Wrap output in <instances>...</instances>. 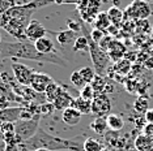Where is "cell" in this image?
I'll use <instances>...</instances> for the list:
<instances>
[{
  "mask_svg": "<svg viewBox=\"0 0 153 151\" xmlns=\"http://www.w3.org/2000/svg\"><path fill=\"white\" fill-rule=\"evenodd\" d=\"M9 57L12 61L21 60H32L38 63H48L59 65V67H67L68 63L58 52L45 55L38 52L33 42L30 40H17V42H3L0 44V59Z\"/></svg>",
  "mask_w": 153,
  "mask_h": 151,
  "instance_id": "1",
  "label": "cell"
},
{
  "mask_svg": "<svg viewBox=\"0 0 153 151\" xmlns=\"http://www.w3.org/2000/svg\"><path fill=\"white\" fill-rule=\"evenodd\" d=\"M20 147H25L26 150L36 151L38 149H48L51 151L59 150H69V151H85L84 150V141L80 139V137L72 139L62 138L48 134L45 129L39 128L37 134L32 137L29 141L20 143Z\"/></svg>",
  "mask_w": 153,
  "mask_h": 151,
  "instance_id": "2",
  "label": "cell"
},
{
  "mask_svg": "<svg viewBox=\"0 0 153 151\" xmlns=\"http://www.w3.org/2000/svg\"><path fill=\"white\" fill-rule=\"evenodd\" d=\"M81 32L84 33V35L88 38L89 42V54H90V59L93 61V68H94L96 73L98 76H103V73L106 72L107 67L110 63V56L106 51H103L98 46V43L93 42L92 38H90V32L86 29V25L84 21L81 22Z\"/></svg>",
  "mask_w": 153,
  "mask_h": 151,
  "instance_id": "3",
  "label": "cell"
},
{
  "mask_svg": "<svg viewBox=\"0 0 153 151\" xmlns=\"http://www.w3.org/2000/svg\"><path fill=\"white\" fill-rule=\"evenodd\" d=\"M39 121L41 115H36L30 120H19V121L15 122V133L20 142L22 143L25 141H29L32 137L37 134V132L39 130Z\"/></svg>",
  "mask_w": 153,
  "mask_h": 151,
  "instance_id": "4",
  "label": "cell"
},
{
  "mask_svg": "<svg viewBox=\"0 0 153 151\" xmlns=\"http://www.w3.org/2000/svg\"><path fill=\"white\" fill-rule=\"evenodd\" d=\"M151 7L145 0H134L124 11V21H141L151 16Z\"/></svg>",
  "mask_w": 153,
  "mask_h": 151,
  "instance_id": "5",
  "label": "cell"
},
{
  "mask_svg": "<svg viewBox=\"0 0 153 151\" xmlns=\"http://www.w3.org/2000/svg\"><path fill=\"white\" fill-rule=\"evenodd\" d=\"M30 17H15L11 18L8 22L3 26V29L5 30L9 35L15 37L19 40H27L26 39V29L30 23Z\"/></svg>",
  "mask_w": 153,
  "mask_h": 151,
  "instance_id": "6",
  "label": "cell"
},
{
  "mask_svg": "<svg viewBox=\"0 0 153 151\" xmlns=\"http://www.w3.org/2000/svg\"><path fill=\"white\" fill-rule=\"evenodd\" d=\"M11 67H12L13 76H15V80L17 84H20L21 86H30L32 85L33 77L37 73L33 68L27 67L25 64L17 63V61H12Z\"/></svg>",
  "mask_w": 153,
  "mask_h": 151,
  "instance_id": "7",
  "label": "cell"
},
{
  "mask_svg": "<svg viewBox=\"0 0 153 151\" xmlns=\"http://www.w3.org/2000/svg\"><path fill=\"white\" fill-rule=\"evenodd\" d=\"M111 100L107 94H96L94 99L92 100V113L97 117H106L110 115Z\"/></svg>",
  "mask_w": 153,
  "mask_h": 151,
  "instance_id": "8",
  "label": "cell"
},
{
  "mask_svg": "<svg viewBox=\"0 0 153 151\" xmlns=\"http://www.w3.org/2000/svg\"><path fill=\"white\" fill-rule=\"evenodd\" d=\"M47 33H48V32L46 30V27H45L42 23L36 21V20H32V21H30V23H29V26H27V29H26L25 35H26V39H27V40H30V42L36 43L38 39H41V38H43V37H46Z\"/></svg>",
  "mask_w": 153,
  "mask_h": 151,
  "instance_id": "9",
  "label": "cell"
},
{
  "mask_svg": "<svg viewBox=\"0 0 153 151\" xmlns=\"http://www.w3.org/2000/svg\"><path fill=\"white\" fill-rule=\"evenodd\" d=\"M53 82H54V80L48 74H46V73H38V72H37V73L34 74V77H33V81H32L30 87H32L36 92H43V94H45L46 89L50 86Z\"/></svg>",
  "mask_w": 153,
  "mask_h": 151,
  "instance_id": "10",
  "label": "cell"
},
{
  "mask_svg": "<svg viewBox=\"0 0 153 151\" xmlns=\"http://www.w3.org/2000/svg\"><path fill=\"white\" fill-rule=\"evenodd\" d=\"M126 51H127V48H126V46H124V43L113 39V42H111L109 46V50H107V54H109V56H110V60L117 63V61H119L120 59L124 57Z\"/></svg>",
  "mask_w": 153,
  "mask_h": 151,
  "instance_id": "11",
  "label": "cell"
},
{
  "mask_svg": "<svg viewBox=\"0 0 153 151\" xmlns=\"http://www.w3.org/2000/svg\"><path fill=\"white\" fill-rule=\"evenodd\" d=\"M81 117H82V115L74 107H68L62 113V120H63L67 125H71V126L77 125L79 122L81 121Z\"/></svg>",
  "mask_w": 153,
  "mask_h": 151,
  "instance_id": "12",
  "label": "cell"
},
{
  "mask_svg": "<svg viewBox=\"0 0 153 151\" xmlns=\"http://www.w3.org/2000/svg\"><path fill=\"white\" fill-rule=\"evenodd\" d=\"M74 97H72L71 94L64 90L63 92H62L60 95L56 98V100L54 102V106H55V109L56 111H64V109H67L68 107H71L72 102H74Z\"/></svg>",
  "mask_w": 153,
  "mask_h": 151,
  "instance_id": "13",
  "label": "cell"
},
{
  "mask_svg": "<svg viewBox=\"0 0 153 151\" xmlns=\"http://www.w3.org/2000/svg\"><path fill=\"white\" fill-rule=\"evenodd\" d=\"M36 48L38 50V52L41 54H45V55H50V54H54L55 52V48H54V42L51 40V38L48 37H43L41 39H38L36 43H34Z\"/></svg>",
  "mask_w": 153,
  "mask_h": 151,
  "instance_id": "14",
  "label": "cell"
},
{
  "mask_svg": "<svg viewBox=\"0 0 153 151\" xmlns=\"http://www.w3.org/2000/svg\"><path fill=\"white\" fill-rule=\"evenodd\" d=\"M65 90V87L63 86V85L60 84H56V82H53V84L50 85L46 91H45V97H46V100L50 102V103H54L55 100H56V98L59 97V95L62 94Z\"/></svg>",
  "mask_w": 153,
  "mask_h": 151,
  "instance_id": "15",
  "label": "cell"
},
{
  "mask_svg": "<svg viewBox=\"0 0 153 151\" xmlns=\"http://www.w3.org/2000/svg\"><path fill=\"white\" fill-rule=\"evenodd\" d=\"M71 107L76 108L81 115H90L92 113V100H86L81 97H77L74 99Z\"/></svg>",
  "mask_w": 153,
  "mask_h": 151,
  "instance_id": "16",
  "label": "cell"
},
{
  "mask_svg": "<svg viewBox=\"0 0 153 151\" xmlns=\"http://www.w3.org/2000/svg\"><path fill=\"white\" fill-rule=\"evenodd\" d=\"M79 38L77 35V33L74 32V30H63V32H59L56 33V40H58V43H60V44H63V46H67V44H74L75 43V40Z\"/></svg>",
  "mask_w": 153,
  "mask_h": 151,
  "instance_id": "17",
  "label": "cell"
},
{
  "mask_svg": "<svg viewBox=\"0 0 153 151\" xmlns=\"http://www.w3.org/2000/svg\"><path fill=\"white\" fill-rule=\"evenodd\" d=\"M106 121H107V126L111 132H119L124 128V120L120 117L117 113H110L106 116Z\"/></svg>",
  "mask_w": 153,
  "mask_h": 151,
  "instance_id": "18",
  "label": "cell"
},
{
  "mask_svg": "<svg viewBox=\"0 0 153 151\" xmlns=\"http://www.w3.org/2000/svg\"><path fill=\"white\" fill-rule=\"evenodd\" d=\"M89 128H90V130H93V132H94L96 134H98V136L105 134L106 130L109 129L106 117H103V116H102V117H96L92 122H90Z\"/></svg>",
  "mask_w": 153,
  "mask_h": 151,
  "instance_id": "19",
  "label": "cell"
},
{
  "mask_svg": "<svg viewBox=\"0 0 153 151\" xmlns=\"http://www.w3.org/2000/svg\"><path fill=\"white\" fill-rule=\"evenodd\" d=\"M107 16H109L111 25L119 26L120 22L124 21V12L120 11L118 7H111L109 11H107Z\"/></svg>",
  "mask_w": 153,
  "mask_h": 151,
  "instance_id": "20",
  "label": "cell"
},
{
  "mask_svg": "<svg viewBox=\"0 0 153 151\" xmlns=\"http://www.w3.org/2000/svg\"><path fill=\"white\" fill-rule=\"evenodd\" d=\"M110 26H111V22L109 20V16H107V12H100L94 20V27L106 33Z\"/></svg>",
  "mask_w": 153,
  "mask_h": 151,
  "instance_id": "21",
  "label": "cell"
},
{
  "mask_svg": "<svg viewBox=\"0 0 153 151\" xmlns=\"http://www.w3.org/2000/svg\"><path fill=\"white\" fill-rule=\"evenodd\" d=\"M113 69L115 73L120 74V76H127L132 69V63L130 60H127L123 57V59H120L119 61H117V63L114 64Z\"/></svg>",
  "mask_w": 153,
  "mask_h": 151,
  "instance_id": "22",
  "label": "cell"
},
{
  "mask_svg": "<svg viewBox=\"0 0 153 151\" xmlns=\"http://www.w3.org/2000/svg\"><path fill=\"white\" fill-rule=\"evenodd\" d=\"M134 109L140 115H145L149 109V100L145 98V95H139L134 102Z\"/></svg>",
  "mask_w": 153,
  "mask_h": 151,
  "instance_id": "23",
  "label": "cell"
},
{
  "mask_svg": "<svg viewBox=\"0 0 153 151\" xmlns=\"http://www.w3.org/2000/svg\"><path fill=\"white\" fill-rule=\"evenodd\" d=\"M105 149L103 143L93 137H88L84 139V150L85 151H102Z\"/></svg>",
  "mask_w": 153,
  "mask_h": 151,
  "instance_id": "24",
  "label": "cell"
},
{
  "mask_svg": "<svg viewBox=\"0 0 153 151\" xmlns=\"http://www.w3.org/2000/svg\"><path fill=\"white\" fill-rule=\"evenodd\" d=\"M152 145H153L152 137H148V136H145V134L139 136L137 138H136V141H135V146H136V149L140 150V151H147V150H149L152 147Z\"/></svg>",
  "mask_w": 153,
  "mask_h": 151,
  "instance_id": "25",
  "label": "cell"
},
{
  "mask_svg": "<svg viewBox=\"0 0 153 151\" xmlns=\"http://www.w3.org/2000/svg\"><path fill=\"white\" fill-rule=\"evenodd\" d=\"M106 85H107V82H106L105 78H103V76L97 74L94 77V80L92 81V84H90V86L93 87V90H94L96 94H105Z\"/></svg>",
  "mask_w": 153,
  "mask_h": 151,
  "instance_id": "26",
  "label": "cell"
},
{
  "mask_svg": "<svg viewBox=\"0 0 153 151\" xmlns=\"http://www.w3.org/2000/svg\"><path fill=\"white\" fill-rule=\"evenodd\" d=\"M75 52H89V42L85 35H79V38L74 43Z\"/></svg>",
  "mask_w": 153,
  "mask_h": 151,
  "instance_id": "27",
  "label": "cell"
},
{
  "mask_svg": "<svg viewBox=\"0 0 153 151\" xmlns=\"http://www.w3.org/2000/svg\"><path fill=\"white\" fill-rule=\"evenodd\" d=\"M79 72H80V74H81L82 80L85 81L86 85L92 84V81L94 80V77L97 76L94 68H92V67H82L81 69H79Z\"/></svg>",
  "mask_w": 153,
  "mask_h": 151,
  "instance_id": "28",
  "label": "cell"
},
{
  "mask_svg": "<svg viewBox=\"0 0 153 151\" xmlns=\"http://www.w3.org/2000/svg\"><path fill=\"white\" fill-rule=\"evenodd\" d=\"M69 80H71V84L74 85L75 87H77L81 90L82 87L85 86V81L82 80V77H81V74H80V72L79 70H75V72H72V74H71V77H69Z\"/></svg>",
  "mask_w": 153,
  "mask_h": 151,
  "instance_id": "29",
  "label": "cell"
},
{
  "mask_svg": "<svg viewBox=\"0 0 153 151\" xmlns=\"http://www.w3.org/2000/svg\"><path fill=\"white\" fill-rule=\"evenodd\" d=\"M55 109V106L54 103H50V102H45L42 104H39V112H41V116H51L54 113Z\"/></svg>",
  "mask_w": 153,
  "mask_h": 151,
  "instance_id": "30",
  "label": "cell"
},
{
  "mask_svg": "<svg viewBox=\"0 0 153 151\" xmlns=\"http://www.w3.org/2000/svg\"><path fill=\"white\" fill-rule=\"evenodd\" d=\"M79 97H81L82 99H86V100H93L94 97H96V92H94V90H93V87L90 86V85H85V86L80 90Z\"/></svg>",
  "mask_w": 153,
  "mask_h": 151,
  "instance_id": "31",
  "label": "cell"
},
{
  "mask_svg": "<svg viewBox=\"0 0 153 151\" xmlns=\"http://www.w3.org/2000/svg\"><path fill=\"white\" fill-rule=\"evenodd\" d=\"M16 5H17L16 0H0V16L4 15L7 11H9Z\"/></svg>",
  "mask_w": 153,
  "mask_h": 151,
  "instance_id": "32",
  "label": "cell"
},
{
  "mask_svg": "<svg viewBox=\"0 0 153 151\" xmlns=\"http://www.w3.org/2000/svg\"><path fill=\"white\" fill-rule=\"evenodd\" d=\"M105 35H106L105 32L96 29V27H93V29L90 30V38H92V40H93V42H96V43H100L101 39H102Z\"/></svg>",
  "mask_w": 153,
  "mask_h": 151,
  "instance_id": "33",
  "label": "cell"
},
{
  "mask_svg": "<svg viewBox=\"0 0 153 151\" xmlns=\"http://www.w3.org/2000/svg\"><path fill=\"white\" fill-rule=\"evenodd\" d=\"M81 22H82V20H80V21H75V20L68 18L67 20L68 29L69 30H74V32H76V33H80V32H81Z\"/></svg>",
  "mask_w": 153,
  "mask_h": 151,
  "instance_id": "34",
  "label": "cell"
},
{
  "mask_svg": "<svg viewBox=\"0 0 153 151\" xmlns=\"http://www.w3.org/2000/svg\"><path fill=\"white\" fill-rule=\"evenodd\" d=\"M113 39H114L113 37L109 35V34H106V35L103 37L102 39H101V42L98 43V46H100L103 51H106V52H107V50H109V46H110V43L113 42Z\"/></svg>",
  "mask_w": 153,
  "mask_h": 151,
  "instance_id": "35",
  "label": "cell"
},
{
  "mask_svg": "<svg viewBox=\"0 0 153 151\" xmlns=\"http://www.w3.org/2000/svg\"><path fill=\"white\" fill-rule=\"evenodd\" d=\"M143 132H144V134H145V136L153 137V124H151V122L145 124V126L143 128Z\"/></svg>",
  "mask_w": 153,
  "mask_h": 151,
  "instance_id": "36",
  "label": "cell"
},
{
  "mask_svg": "<svg viewBox=\"0 0 153 151\" xmlns=\"http://www.w3.org/2000/svg\"><path fill=\"white\" fill-rule=\"evenodd\" d=\"M11 107V100L8 98H0V109H5Z\"/></svg>",
  "mask_w": 153,
  "mask_h": 151,
  "instance_id": "37",
  "label": "cell"
},
{
  "mask_svg": "<svg viewBox=\"0 0 153 151\" xmlns=\"http://www.w3.org/2000/svg\"><path fill=\"white\" fill-rule=\"evenodd\" d=\"M144 116H145L147 122H151V124H153V108H149Z\"/></svg>",
  "mask_w": 153,
  "mask_h": 151,
  "instance_id": "38",
  "label": "cell"
},
{
  "mask_svg": "<svg viewBox=\"0 0 153 151\" xmlns=\"http://www.w3.org/2000/svg\"><path fill=\"white\" fill-rule=\"evenodd\" d=\"M144 65L148 68V69H153V56L148 57V59L144 61Z\"/></svg>",
  "mask_w": 153,
  "mask_h": 151,
  "instance_id": "39",
  "label": "cell"
},
{
  "mask_svg": "<svg viewBox=\"0 0 153 151\" xmlns=\"http://www.w3.org/2000/svg\"><path fill=\"white\" fill-rule=\"evenodd\" d=\"M5 149H7V143H5L4 138H3L1 132H0V151H5Z\"/></svg>",
  "mask_w": 153,
  "mask_h": 151,
  "instance_id": "40",
  "label": "cell"
},
{
  "mask_svg": "<svg viewBox=\"0 0 153 151\" xmlns=\"http://www.w3.org/2000/svg\"><path fill=\"white\" fill-rule=\"evenodd\" d=\"M5 151H20L19 145H13V146H7Z\"/></svg>",
  "mask_w": 153,
  "mask_h": 151,
  "instance_id": "41",
  "label": "cell"
},
{
  "mask_svg": "<svg viewBox=\"0 0 153 151\" xmlns=\"http://www.w3.org/2000/svg\"><path fill=\"white\" fill-rule=\"evenodd\" d=\"M36 151H51V150H48V149H38Z\"/></svg>",
  "mask_w": 153,
  "mask_h": 151,
  "instance_id": "42",
  "label": "cell"
},
{
  "mask_svg": "<svg viewBox=\"0 0 153 151\" xmlns=\"http://www.w3.org/2000/svg\"><path fill=\"white\" fill-rule=\"evenodd\" d=\"M102 151H113V150H111V149H109V147H105V149H103Z\"/></svg>",
  "mask_w": 153,
  "mask_h": 151,
  "instance_id": "43",
  "label": "cell"
},
{
  "mask_svg": "<svg viewBox=\"0 0 153 151\" xmlns=\"http://www.w3.org/2000/svg\"><path fill=\"white\" fill-rule=\"evenodd\" d=\"M101 1H102V3H107V1H109V0H101Z\"/></svg>",
  "mask_w": 153,
  "mask_h": 151,
  "instance_id": "44",
  "label": "cell"
},
{
  "mask_svg": "<svg viewBox=\"0 0 153 151\" xmlns=\"http://www.w3.org/2000/svg\"><path fill=\"white\" fill-rule=\"evenodd\" d=\"M0 39H1V38H0ZM0 44H1V43H0Z\"/></svg>",
  "mask_w": 153,
  "mask_h": 151,
  "instance_id": "45",
  "label": "cell"
},
{
  "mask_svg": "<svg viewBox=\"0 0 153 151\" xmlns=\"http://www.w3.org/2000/svg\"><path fill=\"white\" fill-rule=\"evenodd\" d=\"M151 1H153V0H151Z\"/></svg>",
  "mask_w": 153,
  "mask_h": 151,
  "instance_id": "46",
  "label": "cell"
}]
</instances>
